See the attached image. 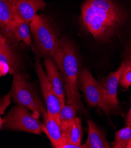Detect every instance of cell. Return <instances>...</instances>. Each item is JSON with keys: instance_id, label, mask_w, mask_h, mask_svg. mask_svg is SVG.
I'll list each match as a JSON object with an SVG mask.
<instances>
[{"instance_id": "6da1fadb", "label": "cell", "mask_w": 131, "mask_h": 148, "mask_svg": "<svg viewBox=\"0 0 131 148\" xmlns=\"http://www.w3.org/2000/svg\"><path fill=\"white\" fill-rule=\"evenodd\" d=\"M126 16L113 0H87L82 7L84 27L100 41H108L118 34Z\"/></svg>"}, {"instance_id": "7a4b0ae2", "label": "cell", "mask_w": 131, "mask_h": 148, "mask_svg": "<svg viewBox=\"0 0 131 148\" xmlns=\"http://www.w3.org/2000/svg\"><path fill=\"white\" fill-rule=\"evenodd\" d=\"M53 59L64 80L67 104L75 105L82 110V105L78 92L79 59L72 43L65 38L60 39L59 49Z\"/></svg>"}, {"instance_id": "3957f363", "label": "cell", "mask_w": 131, "mask_h": 148, "mask_svg": "<svg viewBox=\"0 0 131 148\" xmlns=\"http://www.w3.org/2000/svg\"><path fill=\"white\" fill-rule=\"evenodd\" d=\"M10 91L11 99L16 104L23 105L30 110L37 118L43 117L47 112L33 84L28 82L16 70Z\"/></svg>"}, {"instance_id": "277c9868", "label": "cell", "mask_w": 131, "mask_h": 148, "mask_svg": "<svg viewBox=\"0 0 131 148\" xmlns=\"http://www.w3.org/2000/svg\"><path fill=\"white\" fill-rule=\"evenodd\" d=\"M30 23L36 52L43 57L53 58L60 44L54 28L46 18L37 14Z\"/></svg>"}, {"instance_id": "5b68a950", "label": "cell", "mask_w": 131, "mask_h": 148, "mask_svg": "<svg viewBox=\"0 0 131 148\" xmlns=\"http://www.w3.org/2000/svg\"><path fill=\"white\" fill-rule=\"evenodd\" d=\"M5 129L19 130L40 135L45 133V125L26 107L17 104L3 120Z\"/></svg>"}, {"instance_id": "8992f818", "label": "cell", "mask_w": 131, "mask_h": 148, "mask_svg": "<svg viewBox=\"0 0 131 148\" xmlns=\"http://www.w3.org/2000/svg\"><path fill=\"white\" fill-rule=\"evenodd\" d=\"M35 69L40 80L43 96L47 106V112L57 123L60 125L59 115L60 110L63 105L60 99L54 92L47 76V74L44 71L38 58H36Z\"/></svg>"}, {"instance_id": "52a82bcc", "label": "cell", "mask_w": 131, "mask_h": 148, "mask_svg": "<svg viewBox=\"0 0 131 148\" xmlns=\"http://www.w3.org/2000/svg\"><path fill=\"white\" fill-rule=\"evenodd\" d=\"M80 88L88 104L92 107H99L105 112L101 86L87 69H83L80 74Z\"/></svg>"}, {"instance_id": "ba28073f", "label": "cell", "mask_w": 131, "mask_h": 148, "mask_svg": "<svg viewBox=\"0 0 131 148\" xmlns=\"http://www.w3.org/2000/svg\"><path fill=\"white\" fill-rule=\"evenodd\" d=\"M125 64V62L123 63L118 70L110 73L100 83L106 113H108L112 109H117L119 106L117 96L118 86Z\"/></svg>"}, {"instance_id": "9c48e42d", "label": "cell", "mask_w": 131, "mask_h": 148, "mask_svg": "<svg viewBox=\"0 0 131 148\" xmlns=\"http://www.w3.org/2000/svg\"><path fill=\"white\" fill-rule=\"evenodd\" d=\"M44 0H16L14 8V21L30 23L37 15V12L45 8Z\"/></svg>"}, {"instance_id": "30bf717a", "label": "cell", "mask_w": 131, "mask_h": 148, "mask_svg": "<svg viewBox=\"0 0 131 148\" xmlns=\"http://www.w3.org/2000/svg\"><path fill=\"white\" fill-rule=\"evenodd\" d=\"M47 71V76L56 95L59 97L63 105L66 104L64 83L61 73L51 58H47L45 60Z\"/></svg>"}, {"instance_id": "8fae6325", "label": "cell", "mask_w": 131, "mask_h": 148, "mask_svg": "<svg viewBox=\"0 0 131 148\" xmlns=\"http://www.w3.org/2000/svg\"><path fill=\"white\" fill-rule=\"evenodd\" d=\"M45 133L49 138L52 146L62 148L64 140V132L61 125L47 112L43 116Z\"/></svg>"}, {"instance_id": "7c38bea8", "label": "cell", "mask_w": 131, "mask_h": 148, "mask_svg": "<svg viewBox=\"0 0 131 148\" xmlns=\"http://www.w3.org/2000/svg\"><path fill=\"white\" fill-rule=\"evenodd\" d=\"M88 136L86 143L82 146L84 148H110L103 132L92 121L87 120Z\"/></svg>"}, {"instance_id": "4fadbf2b", "label": "cell", "mask_w": 131, "mask_h": 148, "mask_svg": "<svg viewBox=\"0 0 131 148\" xmlns=\"http://www.w3.org/2000/svg\"><path fill=\"white\" fill-rule=\"evenodd\" d=\"M17 66V59L9 45L0 48V77L13 74Z\"/></svg>"}, {"instance_id": "5bb4252c", "label": "cell", "mask_w": 131, "mask_h": 148, "mask_svg": "<svg viewBox=\"0 0 131 148\" xmlns=\"http://www.w3.org/2000/svg\"><path fill=\"white\" fill-rule=\"evenodd\" d=\"M8 31L11 32L19 41H22L27 45H32L30 24L28 22L14 21L10 25Z\"/></svg>"}, {"instance_id": "9a60e30c", "label": "cell", "mask_w": 131, "mask_h": 148, "mask_svg": "<svg viewBox=\"0 0 131 148\" xmlns=\"http://www.w3.org/2000/svg\"><path fill=\"white\" fill-rule=\"evenodd\" d=\"M82 138V121L79 117H76L73 122L64 134V143L62 147L68 144H71L83 147L81 145Z\"/></svg>"}, {"instance_id": "2e32d148", "label": "cell", "mask_w": 131, "mask_h": 148, "mask_svg": "<svg viewBox=\"0 0 131 148\" xmlns=\"http://www.w3.org/2000/svg\"><path fill=\"white\" fill-rule=\"evenodd\" d=\"M16 0H0V26L8 30L14 21Z\"/></svg>"}, {"instance_id": "e0dca14e", "label": "cell", "mask_w": 131, "mask_h": 148, "mask_svg": "<svg viewBox=\"0 0 131 148\" xmlns=\"http://www.w3.org/2000/svg\"><path fill=\"white\" fill-rule=\"evenodd\" d=\"M78 110H79V108L75 105L65 104L62 106L60 112L59 119L60 125L64 134L76 119Z\"/></svg>"}, {"instance_id": "ac0fdd59", "label": "cell", "mask_w": 131, "mask_h": 148, "mask_svg": "<svg viewBox=\"0 0 131 148\" xmlns=\"http://www.w3.org/2000/svg\"><path fill=\"white\" fill-rule=\"evenodd\" d=\"M112 147L113 148H131V127L127 126L116 132Z\"/></svg>"}, {"instance_id": "d6986e66", "label": "cell", "mask_w": 131, "mask_h": 148, "mask_svg": "<svg viewBox=\"0 0 131 148\" xmlns=\"http://www.w3.org/2000/svg\"><path fill=\"white\" fill-rule=\"evenodd\" d=\"M120 86L128 89L131 85V61L125 62L119 80Z\"/></svg>"}, {"instance_id": "ffe728a7", "label": "cell", "mask_w": 131, "mask_h": 148, "mask_svg": "<svg viewBox=\"0 0 131 148\" xmlns=\"http://www.w3.org/2000/svg\"><path fill=\"white\" fill-rule=\"evenodd\" d=\"M11 103L10 94H8L3 98L0 99V114H4L5 109L10 105Z\"/></svg>"}, {"instance_id": "44dd1931", "label": "cell", "mask_w": 131, "mask_h": 148, "mask_svg": "<svg viewBox=\"0 0 131 148\" xmlns=\"http://www.w3.org/2000/svg\"><path fill=\"white\" fill-rule=\"evenodd\" d=\"M8 44L7 42V40L5 38V37L3 35V34L0 32V48L4 47Z\"/></svg>"}, {"instance_id": "7402d4cb", "label": "cell", "mask_w": 131, "mask_h": 148, "mask_svg": "<svg viewBox=\"0 0 131 148\" xmlns=\"http://www.w3.org/2000/svg\"><path fill=\"white\" fill-rule=\"evenodd\" d=\"M126 125L128 126L131 127V103H130V110L127 115V119H126Z\"/></svg>"}, {"instance_id": "603a6c76", "label": "cell", "mask_w": 131, "mask_h": 148, "mask_svg": "<svg viewBox=\"0 0 131 148\" xmlns=\"http://www.w3.org/2000/svg\"><path fill=\"white\" fill-rule=\"evenodd\" d=\"M3 121L2 119H1V116H0V130H1V127H3Z\"/></svg>"}]
</instances>
